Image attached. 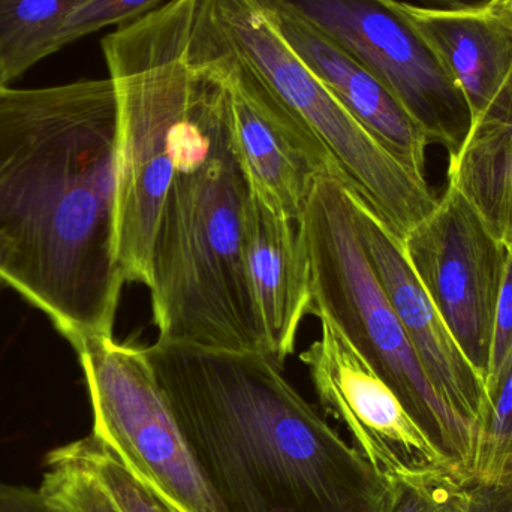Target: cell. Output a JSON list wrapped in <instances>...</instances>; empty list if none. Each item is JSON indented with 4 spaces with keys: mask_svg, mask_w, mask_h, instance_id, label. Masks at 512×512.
Listing matches in <instances>:
<instances>
[{
    "mask_svg": "<svg viewBox=\"0 0 512 512\" xmlns=\"http://www.w3.org/2000/svg\"><path fill=\"white\" fill-rule=\"evenodd\" d=\"M117 98L110 78L0 89V279L77 349L113 337Z\"/></svg>",
    "mask_w": 512,
    "mask_h": 512,
    "instance_id": "obj_1",
    "label": "cell"
},
{
    "mask_svg": "<svg viewBox=\"0 0 512 512\" xmlns=\"http://www.w3.org/2000/svg\"><path fill=\"white\" fill-rule=\"evenodd\" d=\"M41 492L56 512H120L101 484L84 469L62 462H45Z\"/></svg>",
    "mask_w": 512,
    "mask_h": 512,
    "instance_id": "obj_18",
    "label": "cell"
},
{
    "mask_svg": "<svg viewBox=\"0 0 512 512\" xmlns=\"http://www.w3.org/2000/svg\"><path fill=\"white\" fill-rule=\"evenodd\" d=\"M74 0H0V89L59 51Z\"/></svg>",
    "mask_w": 512,
    "mask_h": 512,
    "instance_id": "obj_16",
    "label": "cell"
},
{
    "mask_svg": "<svg viewBox=\"0 0 512 512\" xmlns=\"http://www.w3.org/2000/svg\"><path fill=\"white\" fill-rule=\"evenodd\" d=\"M465 486L457 487V489L451 493L447 502H445L444 507L438 512H468V507H466Z\"/></svg>",
    "mask_w": 512,
    "mask_h": 512,
    "instance_id": "obj_26",
    "label": "cell"
},
{
    "mask_svg": "<svg viewBox=\"0 0 512 512\" xmlns=\"http://www.w3.org/2000/svg\"><path fill=\"white\" fill-rule=\"evenodd\" d=\"M231 134L251 194L292 221H300L319 176L337 179L324 150L242 62L233 84Z\"/></svg>",
    "mask_w": 512,
    "mask_h": 512,
    "instance_id": "obj_11",
    "label": "cell"
},
{
    "mask_svg": "<svg viewBox=\"0 0 512 512\" xmlns=\"http://www.w3.org/2000/svg\"><path fill=\"white\" fill-rule=\"evenodd\" d=\"M492 0H412L414 5L429 9H441V11H460V9L478 8L487 5Z\"/></svg>",
    "mask_w": 512,
    "mask_h": 512,
    "instance_id": "obj_25",
    "label": "cell"
},
{
    "mask_svg": "<svg viewBox=\"0 0 512 512\" xmlns=\"http://www.w3.org/2000/svg\"><path fill=\"white\" fill-rule=\"evenodd\" d=\"M511 3H512V0H511Z\"/></svg>",
    "mask_w": 512,
    "mask_h": 512,
    "instance_id": "obj_28",
    "label": "cell"
},
{
    "mask_svg": "<svg viewBox=\"0 0 512 512\" xmlns=\"http://www.w3.org/2000/svg\"><path fill=\"white\" fill-rule=\"evenodd\" d=\"M161 3L162 0H74L60 32L59 50L105 27L117 29L132 23Z\"/></svg>",
    "mask_w": 512,
    "mask_h": 512,
    "instance_id": "obj_20",
    "label": "cell"
},
{
    "mask_svg": "<svg viewBox=\"0 0 512 512\" xmlns=\"http://www.w3.org/2000/svg\"><path fill=\"white\" fill-rule=\"evenodd\" d=\"M309 261L312 315L322 312L387 382L454 477L472 483L481 441L439 396L361 248L351 192L319 176L298 221Z\"/></svg>",
    "mask_w": 512,
    "mask_h": 512,
    "instance_id": "obj_4",
    "label": "cell"
},
{
    "mask_svg": "<svg viewBox=\"0 0 512 512\" xmlns=\"http://www.w3.org/2000/svg\"><path fill=\"white\" fill-rule=\"evenodd\" d=\"M45 462L69 463L89 472L120 512H179L93 435L54 448Z\"/></svg>",
    "mask_w": 512,
    "mask_h": 512,
    "instance_id": "obj_17",
    "label": "cell"
},
{
    "mask_svg": "<svg viewBox=\"0 0 512 512\" xmlns=\"http://www.w3.org/2000/svg\"><path fill=\"white\" fill-rule=\"evenodd\" d=\"M451 483H390L379 512H438L457 487Z\"/></svg>",
    "mask_w": 512,
    "mask_h": 512,
    "instance_id": "obj_22",
    "label": "cell"
},
{
    "mask_svg": "<svg viewBox=\"0 0 512 512\" xmlns=\"http://www.w3.org/2000/svg\"><path fill=\"white\" fill-rule=\"evenodd\" d=\"M388 2L438 54L468 102L472 125L511 113V0L460 11Z\"/></svg>",
    "mask_w": 512,
    "mask_h": 512,
    "instance_id": "obj_12",
    "label": "cell"
},
{
    "mask_svg": "<svg viewBox=\"0 0 512 512\" xmlns=\"http://www.w3.org/2000/svg\"><path fill=\"white\" fill-rule=\"evenodd\" d=\"M243 256L268 355L283 366L295 352L301 322L313 309L309 261L298 222L249 195Z\"/></svg>",
    "mask_w": 512,
    "mask_h": 512,
    "instance_id": "obj_14",
    "label": "cell"
},
{
    "mask_svg": "<svg viewBox=\"0 0 512 512\" xmlns=\"http://www.w3.org/2000/svg\"><path fill=\"white\" fill-rule=\"evenodd\" d=\"M321 334L301 354L322 406L342 421L355 448L390 483L463 484L387 382L325 313Z\"/></svg>",
    "mask_w": 512,
    "mask_h": 512,
    "instance_id": "obj_9",
    "label": "cell"
},
{
    "mask_svg": "<svg viewBox=\"0 0 512 512\" xmlns=\"http://www.w3.org/2000/svg\"><path fill=\"white\" fill-rule=\"evenodd\" d=\"M351 204L361 248L433 387L448 408L483 442L492 412L486 382L469 363L424 291L406 261L402 242L352 192Z\"/></svg>",
    "mask_w": 512,
    "mask_h": 512,
    "instance_id": "obj_10",
    "label": "cell"
},
{
    "mask_svg": "<svg viewBox=\"0 0 512 512\" xmlns=\"http://www.w3.org/2000/svg\"><path fill=\"white\" fill-rule=\"evenodd\" d=\"M6 288V283L3 282L2 279H0V291H2V289H5Z\"/></svg>",
    "mask_w": 512,
    "mask_h": 512,
    "instance_id": "obj_27",
    "label": "cell"
},
{
    "mask_svg": "<svg viewBox=\"0 0 512 512\" xmlns=\"http://www.w3.org/2000/svg\"><path fill=\"white\" fill-rule=\"evenodd\" d=\"M146 352L222 511H381L387 481L271 355L161 340Z\"/></svg>",
    "mask_w": 512,
    "mask_h": 512,
    "instance_id": "obj_2",
    "label": "cell"
},
{
    "mask_svg": "<svg viewBox=\"0 0 512 512\" xmlns=\"http://www.w3.org/2000/svg\"><path fill=\"white\" fill-rule=\"evenodd\" d=\"M333 39L372 72L421 126L456 155L471 132L462 90L438 54L388 0H262Z\"/></svg>",
    "mask_w": 512,
    "mask_h": 512,
    "instance_id": "obj_7",
    "label": "cell"
},
{
    "mask_svg": "<svg viewBox=\"0 0 512 512\" xmlns=\"http://www.w3.org/2000/svg\"><path fill=\"white\" fill-rule=\"evenodd\" d=\"M512 369V254L508 258L504 286L496 309L495 330H493L492 351H490L489 372L486 388L490 400L499 385Z\"/></svg>",
    "mask_w": 512,
    "mask_h": 512,
    "instance_id": "obj_21",
    "label": "cell"
},
{
    "mask_svg": "<svg viewBox=\"0 0 512 512\" xmlns=\"http://www.w3.org/2000/svg\"><path fill=\"white\" fill-rule=\"evenodd\" d=\"M468 512H512V472L495 483L465 487Z\"/></svg>",
    "mask_w": 512,
    "mask_h": 512,
    "instance_id": "obj_23",
    "label": "cell"
},
{
    "mask_svg": "<svg viewBox=\"0 0 512 512\" xmlns=\"http://www.w3.org/2000/svg\"><path fill=\"white\" fill-rule=\"evenodd\" d=\"M0 512H56L41 489L0 483Z\"/></svg>",
    "mask_w": 512,
    "mask_h": 512,
    "instance_id": "obj_24",
    "label": "cell"
},
{
    "mask_svg": "<svg viewBox=\"0 0 512 512\" xmlns=\"http://www.w3.org/2000/svg\"><path fill=\"white\" fill-rule=\"evenodd\" d=\"M92 435L179 512H224L204 481L156 381L146 348L90 337L75 349Z\"/></svg>",
    "mask_w": 512,
    "mask_h": 512,
    "instance_id": "obj_6",
    "label": "cell"
},
{
    "mask_svg": "<svg viewBox=\"0 0 512 512\" xmlns=\"http://www.w3.org/2000/svg\"><path fill=\"white\" fill-rule=\"evenodd\" d=\"M236 68L204 78L179 141L152 254L153 324L161 342L268 354L243 256L251 189L231 134Z\"/></svg>",
    "mask_w": 512,
    "mask_h": 512,
    "instance_id": "obj_3",
    "label": "cell"
},
{
    "mask_svg": "<svg viewBox=\"0 0 512 512\" xmlns=\"http://www.w3.org/2000/svg\"><path fill=\"white\" fill-rule=\"evenodd\" d=\"M448 185L512 254V113L471 126L462 149L448 156Z\"/></svg>",
    "mask_w": 512,
    "mask_h": 512,
    "instance_id": "obj_15",
    "label": "cell"
},
{
    "mask_svg": "<svg viewBox=\"0 0 512 512\" xmlns=\"http://www.w3.org/2000/svg\"><path fill=\"white\" fill-rule=\"evenodd\" d=\"M403 254L457 345L486 382L496 309L510 251L474 206L448 185L408 234Z\"/></svg>",
    "mask_w": 512,
    "mask_h": 512,
    "instance_id": "obj_8",
    "label": "cell"
},
{
    "mask_svg": "<svg viewBox=\"0 0 512 512\" xmlns=\"http://www.w3.org/2000/svg\"><path fill=\"white\" fill-rule=\"evenodd\" d=\"M240 62L324 150L337 179L403 243L438 206L426 177L400 164L292 53L261 0H210Z\"/></svg>",
    "mask_w": 512,
    "mask_h": 512,
    "instance_id": "obj_5",
    "label": "cell"
},
{
    "mask_svg": "<svg viewBox=\"0 0 512 512\" xmlns=\"http://www.w3.org/2000/svg\"><path fill=\"white\" fill-rule=\"evenodd\" d=\"M264 5L292 53L346 111L400 164L417 176L426 177L429 138L396 96L321 30L289 12Z\"/></svg>",
    "mask_w": 512,
    "mask_h": 512,
    "instance_id": "obj_13",
    "label": "cell"
},
{
    "mask_svg": "<svg viewBox=\"0 0 512 512\" xmlns=\"http://www.w3.org/2000/svg\"><path fill=\"white\" fill-rule=\"evenodd\" d=\"M512 472V369L492 399L472 483H495Z\"/></svg>",
    "mask_w": 512,
    "mask_h": 512,
    "instance_id": "obj_19",
    "label": "cell"
}]
</instances>
